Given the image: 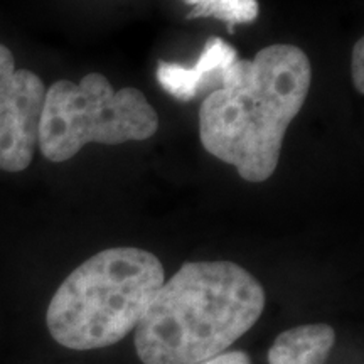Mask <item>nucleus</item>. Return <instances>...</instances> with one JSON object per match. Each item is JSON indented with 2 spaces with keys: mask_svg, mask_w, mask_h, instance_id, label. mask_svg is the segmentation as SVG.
Wrapping results in <instances>:
<instances>
[{
  "mask_svg": "<svg viewBox=\"0 0 364 364\" xmlns=\"http://www.w3.org/2000/svg\"><path fill=\"white\" fill-rule=\"evenodd\" d=\"M311 83V61L297 46L273 44L236 59L199 108L203 147L247 182L270 179Z\"/></svg>",
  "mask_w": 364,
  "mask_h": 364,
  "instance_id": "1",
  "label": "nucleus"
},
{
  "mask_svg": "<svg viewBox=\"0 0 364 364\" xmlns=\"http://www.w3.org/2000/svg\"><path fill=\"white\" fill-rule=\"evenodd\" d=\"M265 290L233 262L184 263L156 294L135 327L144 364H199L257 324Z\"/></svg>",
  "mask_w": 364,
  "mask_h": 364,
  "instance_id": "2",
  "label": "nucleus"
},
{
  "mask_svg": "<svg viewBox=\"0 0 364 364\" xmlns=\"http://www.w3.org/2000/svg\"><path fill=\"white\" fill-rule=\"evenodd\" d=\"M164 280V265L154 253L130 247L103 250L59 285L46 324L68 349L108 348L135 331Z\"/></svg>",
  "mask_w": 364,
  "mask_h": 364,
  "instance_id": "3",
  "label": "nucleus"
},
{
  "mask_svg": "<svg viewBox=\"0 0 364 364\" xmlns=\"http://www.w3.org/2000/svg\"><path fill=\"white\" fill-rule=\"evenodd\" d=\"M159 117L142 91L115 90L100 73L80 83L59 80L46 90L38 145L51 162H66L86 144L120 145L147 140Z\"/></svg>",
  "mask_w": 364,
  "mask_h": 364,
  "instance_id": "4",
  "label": "nucleus"
},
{
  "mask_svg": "<svg viewBox=\"0 0 364 364\" xmlns=\"http://www.w3.org/2000/svg\"><path fill=\"white\" fill-rule=\"evenodd\" d=\"M46 86L33 71L16 70L11 49L0 44V169L21 172L38 147Z\"/></svg>",
  "mask_w": 364,
  "mask_h": 364,
  "instance_id": "5",
  "label": "nucleus"
},
{
  "mask_svg": "<svg viewBox=\"0 0 364 364\" xmlns=\"http://www.w3.org/2000/svg\"><path fill=\"white\" fill-rule=\"evenodd\" d=\"M238 59V53L225 39H209L204 51L193 68L161 61L157 66V81L166 93L179 102H191L199 95L215 91L223 85L226 71Z\"/></svg>",
  "mask_w": 364,
  "mask_h": 364,
  "instance_id": "6",
  "label": "nucleus"
},
{
  "mask_svg": "<svg viewBox=\"0 0 364 364\" xmlns=\"http://www.w3.org/2000/svg\"><path fill=\"white\" fill-rule=\"evenodd\" d=\"M336 343L327 324H304L284 331L268 349L270 364H324Z\"/></svg>",
  "mask_w": 364,
  "mask_h": 364,
  "instance_id": "7",
  "label": "nucleus"
},
{
  "mask_svg": "<svg viewBox=\"0 0 364 364\" xmlns=\"http://www.w3.org/2000/svg\"><path fill=\"white\" fill-rule=\"evenodd\" d=\"M193 7L189 17H213L225 24L233 26L250 24L260 14L258 0H184Z\"/></svg>",
  "mask_w": 364,
  "mask_h": 364,
  "instance_id": "8",
  "label": "nucleus"
},
{
  "mask_svg": "<svg viewBox=\"0 0 364 364\" xmlns=\"http://www.w3.org/2000/svg\"><path fill=\"white\" fill-rule=\"evenodd\" d=\"M364 39H359L353 48V58H351V75L354 88L358 90L359 95L364 93Z\"/></svg>",
  "mask_w": 364,
  "mask_h": 364,
  "instance_id": "9",
  "label": "nucleus"
},
{
  "mask_svg": "<svg viewBox=\"0 0 364 364\" xmlns=\"http://www.w3.org/2000/svg\"><path fill=\"white\" fill-rule=\"evenodd\" d=\"M199 364H252V361H250L248 354L243 351H225Z\"/></svg>",
  "mask_w": 364,
  "mask_h": 364,
  "instance_id": "10",
  "label": "nucleus"
}]
</instances>
